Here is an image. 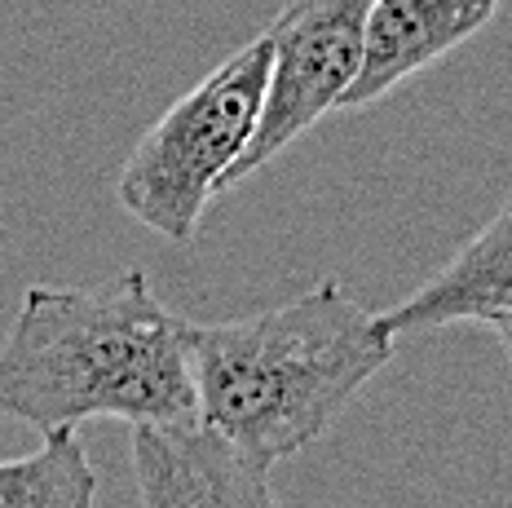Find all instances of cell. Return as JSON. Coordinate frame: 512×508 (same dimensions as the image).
<instances>
[{"instance_id": "1", "label": "cell", "mask_w": 512, "mask_h": 508, "mask_svg": "<svg viewBox=\"0 0 512 508\" xmlns=\"http://www.w3.org/2000/svg\"><path fill=\"white\" fill-rule=\"evenodd\" d=\"M0 411L40 433L84 420H199L190 323L159 301L142 270L106 292L36 283L0 345Z\"/></svg>"}, {"instance_id": "2", "label": "cell", "mask_w": 512, "mask_h": 508, "mask_svg": "<svg viewBox=\"0 0 512 508\" xmlns=\"http://www.w3.org/2000/svg\"><path fill=\"white\" fill-rule=\"evenodd\" d=\"M398 341L336 279L230 323H190L199 420L274 469L314 447L384 372Z\"/></svg>"}, {"instance_id": "3", "label": "cell", "mask_w": 512, "mask_h": 508, "mask_svg": "<svg viewBox=\"0 0 512 508\" xmlns=\"http://www.w3.org/2000/svg\"><path fill=\"white\" fill-rule=\"evenodd\" d=\"M270 84V40L256 36L212 67L168 107L120 168L124 213L168 243H195L212 195L230 190V168L248 151Z\"/></svg>"}, {"instance_id": "4", "label": "cell", "mask_w": 512, "mask_h": 508, "mask_svg": "<svg viewBox=\"0 0 512 508\" xmlns=\"http://www.w3.org/2000/svg\"><path fill=\"white\" fill-rule=\"evenodd\" d=\"M376 0H287L270 23V84L261 120L230 168V186L265 168L279 151L305 137L323 115L340 111L349 80L362 62V36Z\"/></svg>"}, {"instance_id": "5", "label": "cell", "mask_w": 512, "mask_h": 508, "mask_svg": "<svg viewBox=\"0 0 512 508\" xmlns=\"http://www.w3.org/2000/svg\"><path fill=\"white\" fill-rule=\"evenodd\" d=\"M133 473L146 508H287L270 491V469L204 420L133 425Z\"/></svg>"}, {"instance_id": "6", "label": "cell", "mask_w": 512, "mask_h": 508, "mask_svg": "<svg viewBox=\"0 0 512 508\" xmlns=\"http://www.w3.org/2000/svg\"><path fill=\"white\" fill-rule=\"evenodd\" d=\"M490 0H376L362 36V62L340 111H367L402 80L420 76L437 58L455 54L490 23Z\"/></svg>"}, {"instance_id": "7", "label": "cell", "mask_w": 512, "mask_h": 508, "mask_svg": "<svg viewBox=\"0 0 512 508\" xmlns=\"http://www.w3.org/2000/svg\"><path fill=\"white\" fill-rule=\"evenodd\" d=\"M512 319V195L442 270L402 305L380 314L393 341L455 323H508Z\"/></svg>"}, {"instance_id": "8", "label": "cell", "mask_w": 512, "mask_h": 508, "mask_svg": "<svg viewBox=\"0 0 512 508\" xmlns=\"http://www.w3.org/2000/svg\"><path fill=\"white\" fill-rule=\"evenodd\" d=\"M98 478L76 429L45 433L40 451L0 460V508H93Z\"/></svg>"}, {"instance_id": "9", "label": "cell", "mask_w": 512, "mask_h": 508, "mask_svg": "<svg viewBox=\"0 0 512 508\" xmlns=\"http://www.w3.org/2000/svg\"><path fill=\"white\" fill-rule=\"evenodd\" d=\"M495 336H499V345H504V354H508V363H512V319L508 323H495Z\"/></svg>"}, {"instance_id": "10", "label": "cell", "mask_w": 512, "mask_h": 508, "mask_svg": "<svg viewBox=\"0 0 512 508\" xmlns=\"http://www.w3.org/2000/svg\"><path fill=\"white\" fill-rule=\"evenodd\" d=\"M490 5H499V0H490Z\"/></svg>"}]
</instances>
